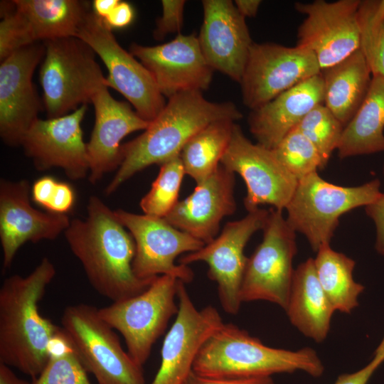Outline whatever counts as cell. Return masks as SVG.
Returning <instances> with one entry per match:
<instances>
[{
	"mask_svg": "<svg viewBox=\"0 0 384 384\" xmlns=\"http://www.w3.org/2000/svg\"><path fill=\"white\" fill-rule=\"evenodd\" d=\"M45 53L44 43L36 42L1 61L0 135L9 146H21L38 119L41 104L32 78Z\"/></svg>",
	"mask_w": 384,
	"mask_h": 384,
	"instance_id": "cell-17",
	"label": "cell"
},
{
	"mask_svg": "<svg viewBox=\"0 0 384 384\" xmlns=\"http://www.w3.org/2000/svg\"><path fill=\"white\" fill-rule=\"evenodd\" d=\"M360 50L372 76H384V0L361 1Z\"/></svg>",
	"mask_w": 384,
	"mask_h": 384,
	"instance_id": "cell-31",
	"label": "cell"
},
{
	"mask_svg": "<svg viewBox=\"0 0 384 384\" xmlns=\"http://www.w3.org/2000/svg\"><path fill=\"white\" fill-rule=\"evenodd\" d=\"M118 220L134 238L136 252L132 267L142 279L170 275L185 284L193 279V272L184 265H176L181 254L198 250L205 243L180 230L165 218L139 215L122 209L114 210Z\"/></svg>",
	"mask_w": 384,
	"mask_h": 384,
	"instance_id": "cell-11",
	"label": "cell"
},
{
	"mask_svg": "<svg viewBox=\"0 0 384 384\" xmlns=\"http://www.w3.org/2000/svg\"><path fill=\"white\" fill-rule=\"evenodd\" d=\"M272 150L297 181L325 168L314 145L297 128L288 133Z\"/></svg>",
	"mask_w": 384,
	"mask_h": 384,
	"instance_id": "cell-34",
	"label": "cell"
},
{
	"mask_svg": "<svg viewBox=\"0 0 384 384\" xmlns=\"http://www.w3.org/2000/svg\"><path fill=\"white\" fill-rule=\"evenodd\" d=\"M262 230V241L248 257L240 289L241 302L267 301L285 309L294 273L296 232L282 210L275 208L270 210Z\"/></svg>",
	"mask_w": 384,
	"mask_h": 384,
	"instance_id": "cell-9",
	"label": "cell"
},
{
	"mask_svg": "<svg viewBox=\"0 0 384 384\" xmlns=\"http://www.w3.org/2000/svg\"><path fill=\"white\" fill-rule=\"evenodd\" d=\"M198 37L208 64L240 82L252 44L245 18L230 0H203Z\"/></svg>",
	"mask_w": 384,
	"mask_h": 384,
	"instance_id": "cell-21",
	"label": "cell"
},
{
	"mask_svg": "<svg viewBox=\"0 0 384 384\" xmlns=\"http://www.w3.org/2000/svg\"><path fill=\"white\" fill-rule=\"evenodd\" d=\"M56 271L47 257L27 276L6 278L0 288V363L36 378L44 368L61 331L39 311Z\"/></svg>",
	"mask_w": 384,
	"mask_h": 384,
	"instance_id": "cell-2",
	"label": "cell"
},
{
	"mask_svg": "<svg viewBox=\"0 0 384 384\" xmlns=\"http://www.w3.org/2000/svg\"><path fill=\"white\" fill-rule=\"evenodd\" d=\"M317 149L324 167L337 149L344 127L324 105L315 106L296 127Z\"/></svg>",
	"mask_w": 384,
	"mask_h": 384,
	"instance_id": "cell-35",
	"label": "cell"
},
{
	"mask_svg": "<svg viewBox=\"0 0 384 384\" xmlns=\"http://www.w3.org/2000/svg\"><path fill=\"white\" fill-rule=\"evenodd\" d=\"M61 325L84 368L98 384H145L142 366L124 351L97 308L86 304L68 306Z\"/></svg>",
	"mask_w": 384,
	"mask_h": 384,
	"instance_id": "cell-7",
	"label": "cell"
},
{
	"mask_svg": "<svg viewBox=\"0 0 384 384\" xmlns=\"http://www.w3.org/2000/svg\"><path fill=\"white\" fill-rule=\"evenodd\" d=\"M185 4L183 0L161 1L162 14L156 21V27L154 31L155 39L161 40L167 34L181 31Z\"/></svg>",
	"mask_w": 384,
	"mask_h": 384,
	"instance_id": "cell-37",
	"label": "cell"
},
{
	"mask_svg": "<svg viewBox=\"0 0 384 384\" xmlns=\"http://www.w3.org/2000/svg\"><path fill=\"white\" fill-rule=\"evenodd\" d=\"M87 110L83 105L66 115L38 119L25 134L21 146L36 169H62L73 181L89 173L87 144L83 140L81 122Z\"/></svg>",
	"mask_w": 384,
	"mask_h": 384,
	"instance_id": "cell-18",
	"label": "cell"
},
{
	"mask_svg": "<svg viewBox=\"0 0 384 384\" xmlns=\"http://www.w3.org/2000/svg\"><path fill=\"white\" fill-rule=\"evenodd\" d=\"M177 299L178 313L164 337L160 367L151 384H183L203 343L223 324L215 307L196 309L181 281Z\"/></svg>",
	"mask_w": 384,
	"mask_h": 384,
	"instance_id": "cell-16",
	"label": "cell"
},
{
	"mask_svg": "<svg viewBox=\"0 0 384 384\" xmlns=\"http://www.w3.org/2000/svg\"><path fill=\"white\" fill-rule=\"evenodd\" d=\"M64 235L92 287L112 302L142 292L156 278L142 279L135 275L134 238L114 210L96 196L88 200L86 218L71 220Z\"/></svg>",
	"mask_w": 384,
	"mask_h": 384,
	"instance_id": "cell-1",
	"label": "cell"
},
{
	"mask_svg": "<svg viewBox=\"0 0 384 384\" xmlns=\"http://www.w3.org/2000/svg\"><path fill=\"white\" fill-rule=\"evenodd\" d=\"M383 175H384V166H383Z\"/></svg>",
	"mask_w": 384,
	"mask_h": 384,
	"instance_id": "cell-48",
	"label": "cell"
},
{
	"mask_svg": "<svg viewBox=\"0 0 384 384\" xmlns=\"http://www.w3.org/2000/svg\"><path fill=\"white\" fill-rule=\"evenodd\" d=\"M134 10L132 6L125 1H121L112 13L104 19L106 25L111 29L121 28L128 26L133 20Z\"/></svg>",
	"mask_w": 384,
	"mask_h": 384,
	"instance_id": "cell-42",
	"label": "cell"
},
{
	"mask_svg": "<svg viewBox=\"0 0 384 384\" xmlns=\"http://www.w3.org/2000/svg\"><path fill=\"white\" fill-rule=\"evenodd\" d=\"M75 193L67 183L58 182L53 196L48 205V212L66 214L73 206Z\"/></svg>",
	"mask_w": 384,
	"mask_h": 384,
	"instance_id": "cell-39",
	"label": "cell"
},
{
	"mask_svg": "<svg viewBox=\"0 0 384 384\" xmlns=\"http://www.w3.org/2000/svg\"><path fill=\"white\" fill-rule=\"evenodd\" d=\"M380 187L378 179L358 186H341L325 181L318 172L311 174L298 181L285 208L286 220L317 252L321 247L330 245L339 218L376 200L381 194Z\"/></svg>",
	"mask_w": 384,
	"mask_h": 384,
	"instance_id": "cell-5",
	"label": "cell"
},
{
	"mask_svg": "<svg viewBox=\"0 0 384 384\" xmlns=\"http://www.w3.org/2000/svg\"><path fill=\"white\" fill-rule=\"evenodd\" d=\"M242 117L234 103L208 101L200 91L175 95L142 134L122 145L120 165L105 193L111 195L140 171L179 156L189 139L209 124Z\"/></svg>",
	"mask_w": 384,
	"mask_h": 384,
	"instance_id": "cell-3",
	"label": "cell"
},
{
	"mask_svg": "<svg viewBox=\"0 0 384 384\" xmlns=\"http://www.w3.org/2000/svg\"><path fill=\"white\" fill-rule=\"evenodd\" d=\"M269 213L258 208L228 223L218 237L178 260L184 265L199 261L208 265V277L216 282L220 303L229 314H236L242 304L240 289L248 260L245 245L255 233L264 228Z\"/></svg>",
	"mask_w": 384,
	"mask_h": 384,
	"instance_id": "cell-13",
	"label": "cell"
},
{
	"mask_svg": "<svg viewBox=\"0 0 384 384\" xmlns=\"http://www.w3.org/2000/svg\"><path fill=\"white\" fill-rule=\"evenodd\" d=\"M58 181L50 176H43L36 180L31 188L33 201L46 209Z\"/></svg>",
	"mask_w": 384,
	"mask_h": 384,
	"instance_id": "cell-41",
	"label": "cell"
},
{
	"mask_svg": "<svg viewBox=\"0 0 384 384\" xmlns=\"http://www.w3.org/2000/svg\"><path fill=\"white\" fill-rule=\"evenodd\" d=\"M29 191L26 180L0 181V239L4 269L10 267L24 243L54 240L70 223L66 214L42 212L33 208Z\"/></svg>",
	"mask_w": 384,
	"mask_h": 384,
	"instance_id": "cell-20",
	"label": "cell"
},
{
	"mask_svg": "<svg viewBox=\"0 0 384 384\" xmlns=\"http://www.w3.org/2000/svg\"><path fill=\"white\" fill-rule=\"evenodd\" d=\"M380 365L381 363L372 358L363 368L352 373L340 375L334 384H367Z\"/></svg>",
	"mask_w": 384,
	"mask_h": 384,
	"instance_id": "cell-43",
	"label": "cell"
},
{
	"mask_svg": "<svg viewBox=\"0 0 384 384\" xmlns=\"http://www.w3.org/2000/svg\"><path fill=\"white\" fill-rule=\"evenodd\" d=\"M37 42L76 37L90 3L81 0H14Z\"/></svg>",
	"mask_w": 384,
	"mask_h": 384,
	"instance_id": "cell-28",
	"label": "cell"
},
{
	"mask_svg": "<svg viewBox=\"0 0 384 384\" xmlns=\"http://www.w3.org/2000/svg\"><path fill=\"white\" fill-rule=\"evenodd\" d=\"M235 122L219 120L205 127L183 146L180 157L186 174L199 184L212 175L230 144Z\"/></svg>",
	"mask_w": 384,
	"mask_h": 384,
	"instance_id": "cell-30",
	"label": "cell"
},
{
	"mask_svg": "<svg viewBox=\"0 0 384 384\" xmlns=\"http://www.w3.org/2000/svg\"><path fill=\"white\" fill-rule=\"evenodd\" d=\"M119 2V0H95L93 12L102 19L106 18Z\"/></svg>",
	"mask_w": 384,
	"mask_h": 384,
	"instance_id": "cell-45",
	"label": "cell"
},
{
	"mask_svg": "<svg viewBox=\"0 0 384 384\" xmlns=\"http://www.w3.org/2000/svg\"><path fill=\"white\" fill-rule=\"evenodd\" d=\"M235 174L220 164L165 219L176 228L207 244L217 237L221 220L236 210Z\"/></svg>",
	"mask_w": 384,
	"mask_h": 384,
	"instance_id": "cell-23",
	"label": "cell"
},
{
	"mask_svg": "<svg viewBox=\"0 0 384 384\" xmlns=\"http://www.w3.org/2000/svg\"><path fill=\"white\" fill-rule=\"evenodd\" d=\"M319 104H324L321 73L251 110L248 117L250 132L257 144L273 149Z\"/></svg>",
	"mask_w": 384,
	"mask_h": 384,
	"instance_id": "cell-24",
	"label": "cell"
},
{
	"mask_svg": "<svg viewBox=\"0 0 384 384\" xmlns=\"http://www.w3.org/2000/svg\"><path fill=\"white\" fill-rule=\"evenodd\" d=\"M0 13V60L36 43L30 25L14 0L1 1Z\"/></svg>",
	"mask_w": 384,
	"mask_h": 384,
	"instance_id": "cell-36",
	"label": "cell"
},
{
	"mask_svg": "<svg viewBox=\"0 0 384 384\" xmlns=\"http://www.w3.org/2000/svg\"><path fill=\"white\" fill-rule=\"evenodd\" d=\"M160 166L158 176L139 205L144 214L165 218L178 202V193L186 173L180 155Z\"/></svg>",
	"mask_w": 384,
	"mask_h": 384,
	"instance_id": "cell-33",
	"label": "cell"
},
{
	"mask_svg": "<svg viewBox=\"0 0 384 384\" xmlns=\"http://www.w3.org/2000/svg\"><path fill=\"white\" fill-rule=\"evenodd\" d=\"M92 103L95 120L87 149L88 180L95 184L105 174L119 166L121 141L132 132L145 130L150 122L142 119L127 102L115 100L105 85L95 94Z\"/></svg>",
	"mask_w": 384,
	"mask_h": 384,
	"instance_id": "cell-22",
	"label": "cell"
},
{
	"mask_svg": "<svg viewBox=\"0 0 384 384\" xmlns=\"http://www.w3.org/2000/svg\"><path fill=\"white\" fill-rule=\"evenodd\" d=\"M179 282L174 277L161 275L142 292L98 309L100 317L122 335L128 353L141 366L171 318L178 313Z\"/></svg>",
	"mask_w": 384,
	"mask_h": 384,
	"instance_id": "cell-8",
	"label": "cell"
},
{
	"mask_svg": "<svg viewBox=\"0 0 384 384\" xmlns=\"http://www.w3.org/2000/svg\"><path fill=\"white\" fill-rule=\"evenodd\" d=\"M183 384H275L272 377L232 379L199 375L193 370Z\"/></svg>",
	"mask_w": 384,
	"mask_h": 384,
	"instance_id": "cell-40",
	"label": "cell"
},
{
	"mask_svg": "<svg viewBox=\"0 0 384 384\" xmlns=\"http://www.w3.org/2000/svg\"><path fill=\"white\" fill-rule=\"evenodd\" d=\"M31 384H91L87 370L62 327L53 342L48 362Z\"/></svg>",
	"mask_w": 384,
	"mask_h": 384,
	"instance_id": "cell-32",
	"label": "cell"
},
{
	"mask_svg": "<svg viewBox=\"0 0 384 384\" xmlns=\"http://www.w3.org/2000/svg\"><path fill=\"white\" fill-rule=\"evenodd\" d=\"M365 208L367 215L375 225V248L380 255L384 256V193H381L376 200Z\"/></svg>",
	"mask_w": 384,
	"mask_h": 384,
	"instance_id": "cell-38",
	"label": "cell"
},
{
	"mask_svg": "<svg viewBox=\"0 0 384 384\" xmlns=\"http://www.w3.org/2000/svg\"><path fill=\"white\" fill-rule=\"evenodd\" d=\"M76 37L97 54L108 70L106 85L122 94L144 120L152 122L166 105L149 71L117 41L104 20L90 11Z\"/></svg>",
	"mask_w": 384,
	"mask_h": 384,
	"instance_id": "cell-10",
	"label": "cell"
},
{
	"mask_svg": "<svg viewBox=\"0 0 384 384\" xmlns=\"http://www.w3.org/2000/svg\"><path fill=\"white\" fill-rule=\"evenodd\" d=\"M228 171L238 174L247 187L244 205L247 212L261 205L285 209L298 181L279 162L272 149L253 144L235 124L228 147L220 161Z\"/></svg>",
	"mask_w": 384,
	"mask_h": 384,
	"instance_id": "cell-14",
	"label": "cell"
},
{
	"mask_svg": "<svg viewBox=\"0 0 384 384\" xmlns=\"http://www.w3.org/2000/svg\"><path fill=\"white\" fill-rule=\"evenodd\" d=\"M302 370L318 378L324 366L309 347L298 351L272 348L232 323H223L203 343L193 371L214 378L272 377Z\"/></svg>",
	"mask_w": 384,
	"mask_h": 384,
	"instance_id": "cell-4",
	"label": "cell"
},
{
	"mask_svg": "<svg viewBox=\"0 0 384 384\" xmlns=\"http://www.w3.org/2000/svg\"><path fill=\"white\" fill-rule=\"evenodd\" d=\"M314 262L319 282L334 310L350 314L358 306L364 290L353 279L355 261L328 245L319 249Z\"/></svg>",
	"mask_w": 384,
	"mask_h": 384,
	"instance_id": "cell-29",
	"label": "cell"
},
{
	"mask_svg": "<svg viewBox=\"0 0 384 384\" xmlns=\"http://www.w3.org/2000/svg\"><path fill=\"white\" fill-rule=\"evenodd\" d=\"M321 72L316 56L306 48L253 42L240 82L242 102L255 110Z\"/></svg>",
	"mask_w": 384,
	"mask_h": 384,
	"instance_id": "cell-12",
	"label": "cell"
},
{
	"mask_svg": "<svg viewBox=\"0 0 384 384\" xmlns=\"http://www.w3.org/2000/svg\"><path fill=\"white\" fill-rule=\"evenodd\" d=\"M46 53L40 69V82L48 118L62 117L92 102L106 78L95 53L78 37L43 42Z\"/></svg>",
	"mask_w": 384,
	"mask_h": 384,
	"instance_id": "cell-6",
	"label": "cell"
},
{
	"mask_svg": "<svg viewBox=\"0 0 384 384\" xmlns=\"http://www.w3.org/2000/svg\"><path fill=\"white\" fill-rule=\"evenodd\" d=\"M324 105L345 127L369 90L372 75L361 50L321 72Z\"/></svg>",
	"mask_w": 384,
	"mask_h": 384,
	"instance_id": "cell-26",
	"label": "cell"
},
{
	"mask_svg": "<svg viewBox=\"0 0 384 384\" xmlns=\"http://www.w3.org/2000/svg\"><path fill=\"white\" fill-rule=\"evenodd\" d=\"M0 384H31L18 378L7 365L0 363Z\"/></svg>",
	"mask_w": 384,
	"mask_h": 384,
	"instance_id": "cell-46",
	"label": "cell"
},
{
	"mask_svg": "<svg viewBox=\"0 0 384 384\" xmlns=\"http://www.w3.org/2000/svg\"><path fill=\"white\" fill-rule=\"evenodd\" d=\"M384 76H372L362 105L344 127L339 158L384 151Z\"/></svg>",
	"mask_w": 384,
	"mask_h": 384,
	"instance_id": "cell-27",
	"label": "cell"
},
{
	"mask_svg": "<svg viewBox=\"0 0 384 384\" xmlns=\"http://www.w3.org/2000/svg\"><path fill=\"white\" fill-rule=\"evenodd\" d=\"M261 3L260 0H236L234 4L238 12L245 18L255 16Z\"/></svg>",
	"mask_w": 384,
	"mask_h": 384,
	"instance_id": "cell-44",
	"label": "cell"
},
{
	"mask_svg": "<svg viewBox=\"0 0 384 384\" xmlns=\"http://www.w3.org/2000/svg\"><path fill=\"white\" fill-rule=\"evenodd\" d=\"M130 53L149 71L163 96L207 90L213 69L206 62L198 37L178 33L172 41L155 46L133 43Z\"/></svg>",
	"mask_w": 384,
	"mask_h": 384,
	"instance_id": "cell-19",
	"label": "cell"
},
{
	"mask_svg": "<svg viewBox=\"0 0 384 384\" xmlns=\"http://www.w3.org/2000/svg\"><path fill=\"white\" fill-rule=\"evenodd\" d=\"M373 358L381 364L384 362V337L375 350Z\"/></svg>",
	"mask_w": 384,
	"mask_h": 384,
	"instance_id": "cell-47",
	"label": "cell"
},
{
	"mask_svg": "<svg viewBox=\"0 0 384 384\" xmlns=\"http://www.w3.org/2000/svg\"><path fill=\"white\" fill-rule=\"evenodd\" d=\"M284 310L303 335L317 343L326 339L335 310L319 282L314 259L309 258L294 270Z\"/></svg>",
	"mask_w": 384,
	"mask_h": 384,
	"instance_id": "cell-25",
	"label": "cell"
},
{
	"mask_svg": "<svg viewBox=\"0 0 384 384\" xmlns=\"http://www.w3.org/2000/svg\"><path fill=\"white\" fill-rule=\"evenodd\" d=\"M361 0L297 2L306 16L297 31V46L316 56L321 70L328 68L360 49L358 9Z\"/></svg>",
	"mask_w": 384,
	"mask_h": 384,
	"instance_id": "cell-15",
	"label": "cell"
}]
</instances>
